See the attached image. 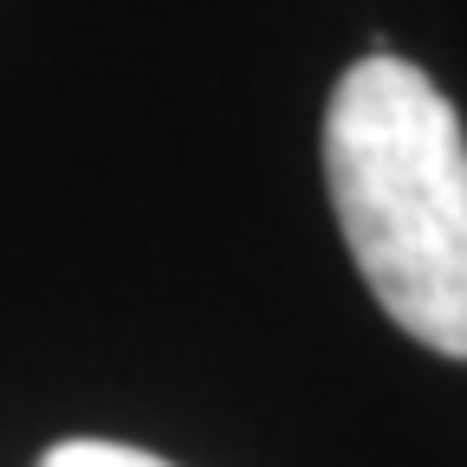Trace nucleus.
Segmentation results:
<instances>
[{
  "instance_id": "nucleus-1",
  "label": "nucleus",
  "mask_w": 467,
  "mask_h": 467,
  "mask_svg": "<svg viewBox=\"0 0 467 467\" xmlns=\"http://www.w3.org/2000/svg\"><path fill=\"white\" fill-rule=\"evenodd\" d=\"M325 189L377 306L467 358V130L429 72L358 58L325 104Z\"/></svg>"
},
{
  "instance_id": "nucleus-2",
  "label": "nucleus",
  "mask_w": 467,
  "mask_h": 467,
  "mask_svg": "<svg viewBox=\"0 0 467 467\" xmlns=\"http://www.w3.org/2000/svg\"><path fill=\"white\" fill-rule=\"evenodd\" d=\"M39 467H169L143 448H124V441H58Z\"/></svg>"
}]
</instances>
